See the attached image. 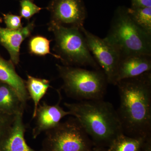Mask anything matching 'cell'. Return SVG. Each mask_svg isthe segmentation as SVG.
I'll use <instances>...</instances> for the list:
<instances>
[{"instance_id":"1","label":"cell","mask_w":151,"mask_h":151,"mask_svg":"<svg viewBox=\"0 0 151 151\" xmlns=\"http://www.w3.org/2000/svg\"><path fill=\"white\" fill-rule=\"evenodd\" d=\"M116 110L124 134L147 138L151 134V72L118 81Z\"/></svg>"},{"instance_id":"2","label":"cell","mask_w":151,"mask_h":151,"mask_svg":"<svg viewBox=\"0 0 151 151\" xmlns=\"http://www.w3.org/2000/svg\"><path fill=\"white\" fill-rule=\"evenodd\" d=\"M64 105L94 145L109 147L117 137L124 134L117 111L113 104L103 99L65 103Z\"/></svg>"},{"instance_id":"3","label":"cell","mask_w":151,"mask_h":151,"mask_svg":"<svg viewBox=\"0 0 151 151\" xmlns=\"http://www.w3.org/2000/svg\"><path fill=\"white\" fill-rule=\"evenodd\" d=\"M127 9L120 7L116 11L105 38L118 52L120 60L139 55H151V35L134 22Z\"/></svg>"},{"instance_id":"4","label":"cell","mask_w":151,"mask_h":151,"mask_svg":"<svg viewBox=\"0 0 151 151\" xmlns=\"http://www.w3.org/2000/svg\"><path fill=\"white\" fill-rule=\"evenodd\" d=\"M62 89L68 97L79 101L102 100L108 84L102 69L87 70L81 67L56 64Z\"/></svg>"},{"instance_id":"5","label":"cell","mask_w":151,"mask_h":151,"mask_svg":"<svg viewBox=\"0 0 151 151\" xmlns=\"http://www.w3.org/2000/svg\"><path fill=\"white\" fill-rule=\"evenodd\" d=\"M48 26V30L54 37L53 51L59 56L62 65L101 69L89 51L81 29L64 27L50 22Z\"/></svg>"},{"instance_id":"6","label":"cell","mask_w":151,"mask_h":151,"mask_svg":"<svg viewBox=\"0 0 151 151\" xmlns=\"http://www.w3.org/2000/svg\"><path fill=\"white\" fill-rule=\"evenodd\" d=\"M46 132L49 151H92L94 145L74 117Z\"/></svg>"},{"instance_id":"7","label":"cell","mask_w":151,"mask_h":151,"mask_svg":"<svg viewBox=\"0 0 151 151\" xmlns=\"http://www.w3.org/2000/svg\"><path fill=\"white\" fill-rule=\"evenodd\" d=\"M80 29L84 34L89 51L105 73L108 84L116 85L120 60L118 52L105 38L102 39L94 35L84 27Z\"/></svg>"},{"instance_id":"8","label":"cell","mask_w":151,"mask_h":151,"mask_svg":"<svg viewBox=\"0 0 151 151\" xmlns=\"http://www.w3.org/2000/svg\"><path fill=\"white\" fill-rule=\"evenodd\" d=\"M50 22L64 27L81 29L86 17L83 0H51L47 7Z\"/></svg>"},{"instance_id":"9","label":"cell","mask_w":151,"mask_h":151,"mask_svg":"<svg viewBox=\"0 0 151 151\" xmlns=\"http://www.w3.org/2000/svg\"><path fill=\"white\" fill-rule=\"evenodd\" d=\"M59 99L54 105H49L45 102L39 105L35 118V126L32 131L34 138L43 132H46L56 127L65 116L70 115L69 111H65L60 105L61 97L58 92Z\"/></svg>"},{"instance_id":"10","label":"cell","mask_w":151,"mask_h":151,"mask_svg":"<svg viewBox=\"0 0 151 151\" xmlns=\"http://www.w3.org/2000/svg\"><path fill=\"white\" fill-rule=\"evenodd\" d=\"M35 27L34 21L29 22L24 27L16 30L0 27V43L8 52L10 60L14 65H18L21 45L30 36Z\"/></svg>"},{"instance_id":"11","label":"cell","mask_w":151,"mask_h":151,"mask_svg":"<svg viewBox=\"0 0 151 151\" xmlns=\"http://www.w3.org/2000/svg\"><path fill=\"white\" fill-rule=\"evenodd\" d=\"M151 70V55H139L122 58L118 64L116 83L122 79L136 77Z\"/></svg>"},{"instance_id":"12","label":"cell","mask_w":151,"mask_h":151,"mask_svg":"<svg viewBox=\"0 0 151 151\" xmlns=\"http://www.w3.org/2000/svg\"><path fill=\"white\" fill-rule=\"evenodd\" d=\"M23 114V112H20L15 116L12 125L2 143V151H35L29 147L25 140L26 127Z\"/></svg>"},{"instance_id":"13","label":"cell","mask_w":151,"mask_h":151,"mask_svg":"<svg viewBox=\"0 0 151 151\" xmlns=\"http://www.w3.org/2000/svg\"><path fill=\"white\" fill-rule=\"evenodd\" d=\"M0 81L11 86L18 95L24 106L30 97L27 90L25 81L17 73L11 60L4 59L0 55Z\"/></svg>"},{"instance_id":"14","label":"cell","mask_w":151,"mask_h":151,"mask_svg":"<svg viewBox=\"0 0 151 151\" xmlns=\"http://www.w3.org/2000/svg\"><path fill=\"white\" fill-rule=\"evenodd\" d=\"M24 107L14 89L2 82L0 84V112L15 116L20 112H24Z\"/></svg>"},{"instance_id":"15","label":"cell","mask_w":151,"mask_h":151,"mask_svg":"<svg viewBox=\"0 0 151 151\" xmlns=\"http://www.w3.org/2000/svg\"><path fill=\"white\" fill-rule=\"evenodd\" d=\"M25 84L30 98L33 101L34 107L32 118L34 119L41 100L50 86V81L47 79L37 78L27 74V80L25 81Z\"/></svg>"},{"instance_id":"16","label":"cell","mask_w":151,"mask_h":151,"mask_svg":"<svg viewBox=\"0 0 151 151\" xmlns=\"http://www.w3.org/2000/svg\"><path fill=\"white\" fill-rule=\"evenodd\" d=\"M148 137H133L122 134L111 143L108 151H141Z\"/></svg>"},{"instance_id":"17","label":"cell","mask_w":151,"mask_h":151,"mask_svg":"<svg viewBox=\"0 0 151 151\" xmlns=\"http://www.w3.org/2000/svg\"><path fill=\"white\" fill-rule=\"evenodd\" d=\"M127 10L134 22L144 31L151 35V7L132 6Z\"/></svg>"},{"instance_id":"18","label":"cell","mask_w":151,"mask_h":151,"mask_svg":"<svg viewBox=\"0 0 151 151\" xmlns=\"http://www.w3.org/2000/svg\"><path fill=\"white\" fill-rule=\"evenodd\" d=\"M52 41L43 36H33L29 40V52L30 54L36 56H43L50 54L59 60V56L50 52V43Z\"/></svg>"},{"instance_id":"19","label":"cell","mask_w":151,"mask_h":151,"mask_svg":"<svg viewBox=\"0 0 151 151\" xmlns=\"http://www.w3.org/2000/svg\"><path fill=\"white\" fill-rule=\"evenodd\" d=\"M19 4L20 16L28 21L43 9L37 5L33 0H20Z\"/></svg>"},{"instance_id":"20","label":"cell","mask_w":151,"mask_h":151,"mask_svg":"<svg viewBox=\"0 0 151 151\" xmlns=\"http://www.w3.org/2000/svg\"><path fill=\"white\" fill-rule=\"evenodd\" d=\"M4 20L6 28L11 30H18L23 27L22 17L20 16L12 13L3 14Z\"/></svg>"},{"instance_id":"21","label":"cell","mask_w":151,"mask_h":151,"mask_svg":"<svg viewBox=\"0 0 151 151\" xmlns=\"http://www.w3.org/2000/svg\"><path fill=\"white\" fill-rule=\"evenodd\" d=\"M15 116L0 112V137L5 136L9 131L14 120Z\"/></svg>"},{"instance_id":"22","label":"cell","mask_w":151,"mask_h":151,"mask_svg":"<svg viewBox=\"0 0 151 151\" xmlns=\"http://www.w3.org/2000/svg\"><path fill=\"white\" fill-rule=\"evenodd\" d=\"M132 6L140 7H151V0H132Z\"/></svg>"},{"instance_id":"23","label":"cell","mask_w":151,"mask_h":151,"mask_svg":"<svg viewBox=\"0 0 151 151\" xmlns=\"http://www.w3.org/2000/svg\"><path fill=\"white\" fill-rule=\"evenodd\" d=\"M141 151H151V136L146 139Z\"/></svg>"},{"instance_id":"24","label":"cell","mask_w":151,"mask_h":151,"mask_svg":"<svg viewBox=\"0 0 151 151\" xmlns=\"http://www.w3.org/2000/svg\"><path fill=\"white\" fill-rule=\"evenodd\" d=\"M104 148V147L96 146V147L93 148L92 151H108V150H105Z\"/></svg>"},{"instance_id":"25","label":"cell","mask_w":151,"mask_h":151,"mask_svg":"<svg viewBox=\"0 0 151 151\" xmlns=\"http://www.w3.org/2000/svg\"><path fill=\"white\" fill-rule=\"evenodd\" d=\"M3 22V19L2 18L0 17V22L1 23L2 22Z\"/></svg>"}]
</instances>
